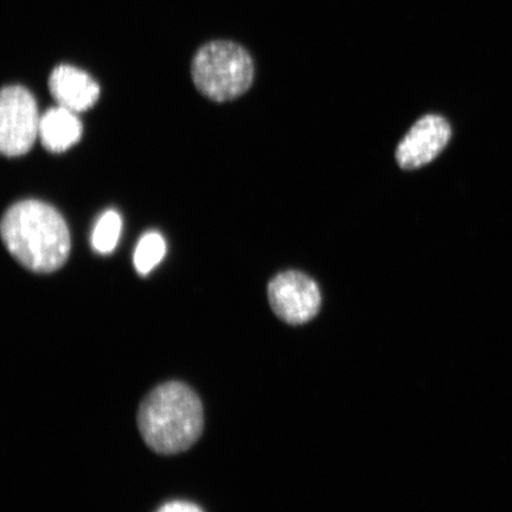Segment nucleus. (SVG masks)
Listing matches in <instances>:
<instances>
[{
    "mask_svg": "<svg viewBox=\"0 0 512 512\" xmlns=\"http://www.w3.org/2000/svg\"><path fill=\"white\" fill-rule=\"evenodd\" d=\"M0 232L9 253L35 273L60 270L72 247L63 216L41 201L27 200L10 207L3 216Z\"/></svg>",
    "mask_w": 512,
    "mask_h": 512,
    "instance_id": "1",
    "label": "nucleus"
},
{
    "mask_svg": "<svg viewBox=\"0 0 512 512\" xmlns=\"http://www.w3.org/2000/svg\"><path fill=\"white\" fill-rule=\"evenodd\" d=\"M138 426L151 450L159 454L187 451L203 431L202 402L187 384H160L140 405Z\"/></svg>",
    "mask_w": 512,
    "mask_h": 512,
    "instance_id": "2",
    "label": "nucleus"
},
{
    "mask_svg": "<svg viewBox=\"0 0 512 512\" xmlns=\"http://www.w3.org/2000/svg\"><path fill=\"white\" fill-rule=\"evenodd\" d=\"M191 75L198 92L215 102H226L239 98L251 88L254 63L240 44L211 41L196 51Z\"/></svg>",
    "mask_w": 512,
    "mask_h": 512,
    "instance_id": "3",
    "label": "nucleus"
},
{
    "mask_svg": "<svg viewBox=\"0 0 512 512\" xmlns=\"http://www.w3.org/2000/svg\"><path fill=\"white\" fill-rule=\"evenodd\" d=\"M41 117L29 89L5 86L0 94V151L6 157L28 153L40 136Z\"/></svg>",
    "mask_w": 512,
    "mask_h": 512,
    "instance_id": "4",
    "label": "nucleus"
},
{
    "mask_svg": "<svg viewBox=\"0 0 512 512\" xmlns=\"http://www.w3.org/2000/svg\"><path fill=\"white\" fill-rule=\"evenodd\" d=\"M268 300L273 312L285 323L310 322L322 306V293L315 280L297 271L280 273L268 285Z\"/></svg>",
    "mask_w": 512,
    "mask_h": 512,
    "instance_id": "5",
    "label": "nucleus"
},
{
    "mask_svg": "<svg viewBox=\"0 0 512 512\" xmlns=\"http://www.w3.org/2000/svg\"><path fill=\"white\" fill-rule=\"evenodd\" d=\"M452 136L451 126L439 115H425L416 121L396 150V160L405 170L430 164L445 149Z\"/></svg>",
    "mask_w": 512,
    "mask_h": 512,
    "instance_id": "6",
    "label": "nucleus"
},
{
    "mask_svg": "<svg viewBox=\"0 0 512 512\" xmlns=\"http://www.w3.org/2000/svg\"><path fill=\"white\" fill-rule=\"evenodd\" d=\"M49 91L59 106L74 113L91 110L100 98L101 89L85 70L59 64L49 76Z\"/></svg>",
    "mask_w": 512,
    "mask_h": 512,
    "instance_id": "7",
    "label": "nucleus"
},
{
    "mask_svg": "<svg viewBox=\"0 0 512 512\" xmlns=\"http://www.w3.org/2000/svg\"><path fill=\"white\" fill-rule=\"evenodd\" d=\"M78 113L55 107L44 113L40 123V139L44 149L61 153L79 143L83 127Z\"/></svg>",
    "mask_w": 512,
    "mask_h": 512,
    "instance_id": "8",
    "label": "nucleus"
},
{
    "mask_svg": "<svg viewBox=\"0 0 512 512\" xmlns=\"http://www.w3.org/2000/svg\"><path fill=\"white\" fill-rule=\"evenodd\" d=\"M166 253V243L162 235L147 233L139 240L134 251L133 262L140 275H147L162 262Z\"/></svg>",
    "mask_w": 512,
    "mask_h": 512,
    "instance_id": "9",
    "label": "nucleus"
},
{
    "mask_svg": "<svg viewBox=\"0 0 512 512\" xmlns=\"http://www.w3.org/2000/svg\"><path fill=\"white\" fill-rule=\"evenodd\" d=\"M123 221L117 211L108 210L96 222L92 234V247L96 253L111 254L117 247Z\"/></svg>",
    "mask_w": 512,
    "mask_h": 512,
    "instance_id": "10",
    "label": "nucleus"
},
{
    "mask_svg": "<svg viewBox=\"0 0 512 512\" xmlns=\"http://www.w3.org/2000/svg\"><path fill=\"white\" fill-rule=\"evenodd\" d=\"M157 512H203L195 504L188 502H171L165 504L164 507L160 508Z\"/></svg>",
    "mask_w": 512,
    "mask_h": 512,
    "instance_id": "11",
    "label": "nucleus"
}]
</instances>
